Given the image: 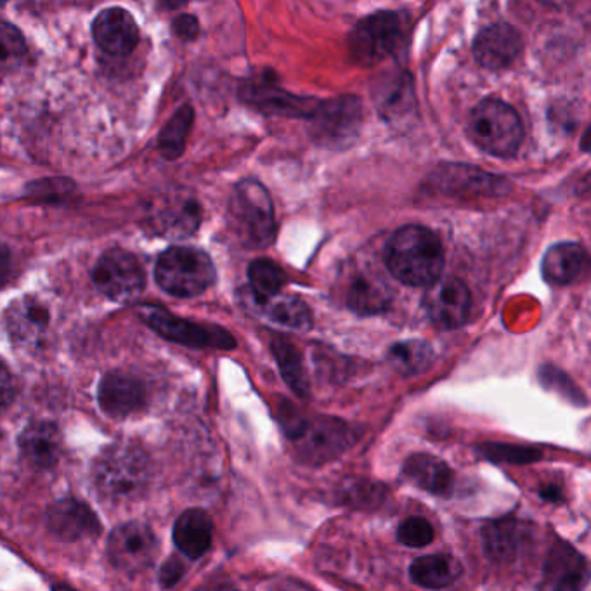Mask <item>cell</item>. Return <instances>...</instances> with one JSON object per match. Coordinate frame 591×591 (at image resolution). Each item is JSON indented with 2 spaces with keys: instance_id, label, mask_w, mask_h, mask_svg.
I'll return each mask as SVG.
<instances>
[{
  "instance_id": "cell-1",
  "label": "cell",
  "mask_w": 591,
  "mask_h": 591,
  "mask_svg": "<svg viewBox=\"0 0 591 591\" xmlns=\"http://www.w3.org/2000/svg\"><path fill=\"white\" fill-rule=\"evenodd\" d=\"M385 266L403 285L430 286L443 274V243L429 227L403 226L387 242Z\"/></svg>"
},
{
  "instance_id": "cell-2",
  "label": "cell",
  "mask_w": 591,
  "mask_h": 591,
  "mask_svg": "<svg viewBox=\"0 0 591 591\" xmlns=\"http://www.w3.org/2000/svg\"><path fill=\"white\" fill-rule=\"evenodd\" d=\"M149 479L151 464L137 444H113L94 459V488L108 502L124 503L137 498L145 493Z\"/></svg>"
},
{
  "instance_id": "cell-3",
  "label": "cell",
  "mask_w": 591,
  "mask_h": 591,
  "mask_svg": "<svg viewBox=\"0 0 591 591\" xmlns=\"http://www.w3.org/2000/svg\"><path fill=\"white\" fill-rule=\"evenodd\" d=\"M281 426L285 427L286 435L294 443L297 458L315 467L344 455L358 438L356 430L338 418H304L292 409L283 411Z\"/></svg>"
},
{
  "instance_id": "cell-4",
  "label": "cell",
  "mask_w": 591,
  "mask_h": 591,
  "mask_svg": "<svg viewBox=\"0 0 591 591\" xmlns=\"http://www.w3.org/2000/svg\"><path fill=\"white\" fill-rule=\"evenodd\" d=\"M467 134L484 153L515 157L522 145V120L510 104L500 99H484L468 116Z\"/></svg>"
},
{
  "instance_id": "cell-5",
  "label": "cell",
  "mask_w": 591,
  "mask_h": 591,
  "mask_svg": "<svg viewBox=\"0 0 591 591\" xmlns=\"http://www.w3.org/2000/svg\"><path fill=\"white\" fill-rule=\"evenodd\" d=\"M231 227L248 248H266L276 238L271 196L257 181H242L230 204Z\"/></svg>"
},
{
  "instance_id": "cell-6",
  "label": "cell",
  "mask_w": 591,
  "mask_h": 591,
  "mask_svg": "<svg viewBox=\"0 0 591 591\" xmlns=\"http://www.w3.org/2000/svg\"><path fill=\"white\" fill-rule=\"evenodd\" d=\"M158 285L175 297H196L216 281V268L205 251L174 247L163 251L155 269Z\"/></svg>"
},
{
  "instance_id": "cell-7",
  "label": "cell",
  "mask_w": 591,
  "mask_h": 591,
  "mask_svg": "<svg viewBox=\"0 0 591 591\" xmlns=\"http://www.w3.org/2000/svg\"><path fill=\"white\" fill-rule=\"evenodd\" d=\"M405 37V20L394 11L370 14L350 34L349 47L359 66H374L396 51Z\"/></svg>"
},
{
  "instance_id": "cell-8",
  "label": "cell",
  "mask_w": 591,
  "mask_h": 591,
  "mask_svg": "<svg viewBox=\"0 0 591 591\" xmlns=\"http://www.w3.org/2000/svg\"><path fill=\"white\" fill-rule=\"evenodd\" d=\"M311 120V137L324 148L341 149L358 137L361 128V101L354 96L319 101Z\"/></svg>"
},
{
  "instance_id": "cell-9",
  "label": "cell",
  "mask_w": 591,
  "mask_h": 591,
  "mask_svg": "<svg viewBox=\"0 0 591 591\" xmlns=\"http://www.w3.org/2000/svg\"><path fill=\"white\" fill-rule=\"evenodd\" d=\"M94 285L102 295L116 303H128L145 290V271L139 260L124 250H110L94 268Z\"/></svg>"
},
{
  "instance_id": "cell-10",
  "label": "cell",
  "mask_w": 591,
  "mask_h": 591,
  "mask_svg": "<svg viewBox=\"0 0 591 591\" xmlns=\"http://www.w3.org/2000/svg\"><path fill=\"white\" fill-rule=\"evenodd\" d=\"M146 323L157 330L167 341L195 347V349L231 350L236 347V341L226 330L209 324L192 323L186 319L175 318L171 312L160 307H151L143 312Z\"/></svg>"
},
{
  "instance_id": "cell-11",
  "label": "cell",
  "mask_w": 591,
  "mask_h": 591,
  "mask_svg": "<svg viewBox=\"0 0 591 591\" xmlns=\"http://www.w3.org/2000/svg\"><path fill=\"white\" fill-rule=\"evenodd\" d=\"M158 555L155 532L143 522H128L111 532L108 557L125 575H137L148 569Z\"/></svg>"
},
{
  "instance_id": "cell-12",
  "label": "cell",
  "mask_w": 591,
  "mask_h": 591,
  "mask_svg": "<svg viewBox=\"0 0 591 591\" xmlns=\"http://www.w3.org/2000/svg\"><path fill=\"white\" fill-rule=\"evenodd\" d=\"M430 321L441 330H455L467 323L472 309V295L458 278H439L427 286L423 297Z\"/></svg>"
},
{
  "instance_id": "cell-13",
  "label": "cell",
  "mask_w": 591,
  "mask_h": 591,
  "mask_svg": "<svg viewBox=\"0 0 591 591\" xmlns=\"http://www.w3.org/2000/svg\"><path fill=\"white\" fill-rule=\"evenodd\" d=\"M200 221V205L184 193H169L157 198L148 210L149 226L162 238H187L198 230Z\"/></svg>"
},
{
  "instance_id": "cell-14",
  "label": "cell",
  "mask_w": 591,
  "mask_h": 591,
  "mask_svg": "<svg viewBox=\"0 0 591 591\" xmlns=\"http://www.w3.org/2000/svg\"><path fill=\"white\" fill-rule=\"evenodd\" d=\"M522 37L508 23H494L477 34L472 51L477 63L485 70H505L519 60Z\"/></svg>"
},
{
  "instance_id": "cell-15",
  "label": "cell",
  "mask_w": 591,
  "mask_h": 591,
  "mask_svg": "<svg viewBox=\"0 0 591 591\" xmlns=\"http://www.w3.org/2000/svg\"><path fill=\"white\" fill-rule=\"evenodd\" d=\"M47 529L58 540L72 543V541L98 537L101 532V524L89 506L77 500L66 498L54 503L47 510Z\"/></svg>"
},
{
  "instance_id": "cell-16",
  "label": "cell",
  "mask_w": 591,
  "mask_h": 591,
  "mask_svg": "<svg viewBox=\"0 0 591 591\" xmlns=\"http://www.w3.org/2000/svg\"><path fill=\"white\" fill-rule=\"evenodd\" d=\"M93 35L102 51L113 56H128L139 44L136 20L128 11L120 8L99 13L93 23Z\"/></svg>"
},
{
  "instance_id": "cell-17",
  "label": "cell",
  "mask_w": 591,
  "mask_h": 591,
  "mask_svg": "<svg viewBox=\"0 0 591 591\" xmlns=\"http://www.w3.org/2000/svg\"><path fill=\"white\" fill-rule=\"evenodd\" d=\"M392 294L385 276L374 269H356L350 274L347 290H345V303L350 311L359 316L380 315L391 306Z\"/></svg>"
},
{
  "instance_id": "cell-18",
  "label": "cell",
  "mask_w": 591,
  "mask_h": 591,
  "mask_svg": "<svg viewBox=\"0 0 591 591\" xmlns=\"http://www.w3.org/2000/svg\"><path fill=\"white\" fill-rule=\"evenodd\" d=\"M434 183L453 195L500 196L510 189L505 177L488 174L470 165H446L438 169Z\"/></svg>"
},
{
  "instance_id": "cell-19",
  "label": "cell",
  "mask_w": 591,
  "mask_h": 591,
  "mask_svg": "<svg viewBox=\"0 0 591 591\" xmlns=\"http://www.w3.org/2000/svg\"><path fill=\"white\" fill-rule=\"evenodd\" d=\"M146 389L131 374L110 373L101 380L98 399L102 411L111 418H127L146 405Z\"/></svg>"
},
{
  "instance_id": "cell-20",
  "label": "cell",
  "mask_w": 591,
  "mask_h": 591,
  "mask_svg": "<svg viewBox=\"0 0 591 591\" xmlns=\"http://www.w3.org/2000/svg\"><path fill=\"white\" fill-rule=\"evenodd\" d=\"M243 99L250 102L251 107L262 113H271V115L283 116H303L309 120V116L315 113L318 108V99L298 98L294 94L286 93L280 89L271 82H257V84H248L243 89Z\"/></svg>"
},
{
  "instance_id": "cell-21",
  "label": "cell",
  "mask_w": 591,
  "mask_h": 591,
  "mask_svg": "<svg viewBox=\"0 0 591 591\" xmlns=\"http://www.w3.org/2000/svg\"><path fill=\"white\" fill-rule=\"evenodd\" d=\"M545 583L550 591H583L588 583L587 561L572 546L557 541L546 558Z\"/></svg>"
},
{
  "instance_id": "cell-22",
  "label": "cell",
  "mask_w": 591,
  "mask_h": 591,
  "mask_svg": "<svg viewBox=\"0 0 591 591\" xmlns=\"http://www.w3.org/2000/svg\"><path fill=\"white\" fill-rule=\"evenodd\" d=\"M20 450L32 467L47 470L54 467L61 458L63 439L51 421H35L20 435Z\"/></svg>"
},
{
  "instance_id": "cell-23",
  "label": "cell",
  "mask_w": 591,
  "mask_h": 591,
  "mask_svg": "<svg viewBox=\"0 0 591 591\" xmlns=\"http://www.w3.org/2000/svg\"><path fill=\"white\" fill-rule=\"evenodd\" d=\"M49 327V312L42 304L37 303L35 298L26 297L5 312V328L13 341L20 345L39 344L44 333Z\"/></svg>"
},
{
  "instance_id": "cell-24",
  "label": "cell",
  "mask_w": 591,
  "mask_h": 591,
  "mask_svg": "<svg viewBox=\"0 0 591 591\" xmlns=\"http://www.w3.org/2000/svg\"><path fill=\"white\" fill-rule=\"evenodd\" d=\"M373 99L382 119L387 122L405 119L415 108V94L408 73L396 72L380 77L374 86Z\"/></svg>"
},
{
  "instance_id": "cell-25",
  "label": "cell",
  "mask_w": 591,
  "mask_h": 591,
  "mask_svg": "<svg viewBox=\"0 0 591 591\" xmlns=\"http://www.w3.org/2000/svg\"><path fill=\"white\" fill-rule=\"evenodd\" d=\"M587 264V251L575 242H562L546 250L541 274L550 285L566 286L578 280Z\"/></svg>"
},
{
  "instance_id": "cell-26",
  "label": "cell",
  "mask_w": 591,
  "mask_h": 591,
  "mask_svg": "<svg viewBox=\"0 0 591 591\" xmlns=\"http://www.w3.org/2000/svg\"><path fill=\"white\" fill-rule=\"evenodd\" d=\"M213 524L200 508L184 512L174 526V543L187 558L204 557L212 545Z\"/></svg>"
},
{
  "instance_id": "cell-27",
  "label": "cell",
  "mask_w": 591,
  "mask_h": 591,
  "mask_svg": "<svg viewBox=\"0 0 591 591\" xmlns=\"http://www.w3.org/2000/svg\"><path fill=\"white\" fill-rule=\"evenodd\" d=\"M405 476L413 484H417L421 490L429 491L435 496H446L452 493L453 476L452 468L447 467L446 461L430 455H413L405 464Z\"/></svg>"
},
{
  "instance_id": "cell-28",
  "label": "cell",
  "mask_w": 591,
  "mask_h": 591,
  "mask_svg": "<svg viewBox=\"0 0 591 591\" xmlns=\"http://www.w3.org/2000/svg\"><path fill=\"white\" fill-rule=\"evenodd\" d=\"M461 575V566L452 555H427L417 558L409 567V578L417 587L441 590L455 583Z\"/></svg>"
},
{
  "instance_id": "cell-29",
  "label": "cell",
  "mask_w": 591,
  "mask_h": 591,
  "mask_svg": "<svg viewBox=\"0 0 591 591\" xmlns=\"http://www.w3.org/2000/svg\"><path fill=\"white\" fill-rule=\"evenodd\" d=\"M484 549L494 561H512L528 538L526 526L519 520L505 519L491 522L484 529Z\"/></svg>"
},
{
  "instance_id": "cell-30",
  "label": "cell",
  "mask_w": 591,
  "mask_h": 591,
  "mask_svg": "<svg viewBox=\"0 0 591 591\" xmlns=\"http://www.w3.org/2000/svg\"><path fill=\"white\" fill-rule=\"evenodd\" d=\"M259 311L268 316L273 323L306 332L312 327V316L309 307L300 298L292 295H278L268 303L259 304Z\"/></svg>"
},
{
  "instance_id": "cell-31",
  "label": "cell",
  "mask_w": 591,
  "mask_h": 591,
  "mask_svg": "<svg viewBox=\"0 0 591 591\" xmlns=\"http://www.w3.org/2000/svg\"><path fill=\"white\" fill-rule=\"evenodd\" d=\"M248 280H250L254 303L259 306L281 294L286 276L273 260L257 259L248 268Z\"/></svg>"
},
{
  "instance_id": "cell-32",
  "label": "cell",
  "mask_w": 591,
  "mask_h": 591,
  "mask_svg": "<svg viewBox=\"0 0 591 591\" xmlns=\"http://www.w3.org/2000/svg\"><path fill=\"white\" fill-rule=\"evenodd\" d=\"M274 358L280 366L283 379L288 383V387L297 394V396L306 397L309 394V380H307L306 368H304L303 356L295 349L292 342L285 338H276L271 344Z\"/></svg>"
},
{
  "instance_id": "cell-33",
  "label": "cell",
  "mask_w": 591,
  "mask_h": 591,
  "mask_svg": "<svg viewBox=\"0 0 591 591\" xmlns=\"http://www.w3.org/2000/svg\"><path fill=\"white\" fill-rule=\"evenodd\" d=\"M434 359V350L423 341H405L392 345L389 361L401 374H418L426 371Z\"/></svg>"
},
{
  "instance_id": "cell-34",
  "label": "cell",
  "mask_w": 591,
  "mask_h": 591,
  "mask_svg": "<svg viewBox=\"0 0 591 591\" xmlns=\"http://www.w3.org/2000/svg\"><path fill=\"white\" fill-rule=\"evenodd\" d=\"M193 120H195L193 108L183 107L175 111V115L167 122L162 134H160V149H162L163 157L175 160L184 153L187 136L192 133Z\"/></svg>"
},
{
  "instance_id": "cell-35",
  "label": "cell",
  "mask_w": 591,
  "mask_h": 591,
  "mask_svg": "<svg viewBox=\"0 0 591 591\" xmlns=\"http://www.w3.org/2000/svg\"><path fill=\"white\" fill-rule=\"evenodd\" d=\"M479 452L494 464L528 465L540 461L543 456L537 447L505 443H485L479 447Z\"/></svg>"
},
{
  "instance_id": "cell-36",
  "label": "cell",
  "mask_w": 591,
  "mask_h": 591,
  "mask_svg": "<svg viewBox=\"0 0 591 591\" xmlns=\"http://www.w3.org/2000/svg\"><path fill=\"white\" fill-rule=\"evenodd\" d=\"M26 42L22 32L14 26L0 23V72H11L23 63Z\"/></svg>"
},
{
  "instance_id": "cell-37",
  "label": "cell",
  "mask_w": 591,
  "mask_h": 591,
  "mask_svg": "<svg viewBox=\"0 0 591 591\" xmlns=\"http://www.w3.org/2000/svg\"><path fill=\"white\" fill-rule=\"evenodd\" d=\"M385 488L368 481H353L344 485L341 491L342 503L356 506V508H377L385 500Z\"/></svg>"
},
{
  "instance_id": "cell-38",
  "label": "cell",
  "mask_w": 591,
  "mask_h": 591,
  "mask_svg": "<svg viewBox=\"0 0 591 591\" xmlns=\"http://www.w3.org/2000/svg\"><path fill=\"white\" fill-rule=\"evenodd\" d=\"M434 528L423 517H409L397 529V540L409 549H423L434 541Z\"/></svg>"
},
{
  "instance_id": "cell-39",
  "label": "cell",
  "mask_w": 591,
  "mask_h": 591,
  "mask_svg": "<svg viewBox=\"0 0 591 591\" xmlns=\"http://www.w3.org/2000/svg\"><path fill=\"white\" fill-rule=\"evenodd\" d=\"M540 374L541 382L545 383L546 387L561 392L562 396L572 401L575 405H587L583 394L575 387V383L570 382L566 374L555 368H550V366H546L545 370H541Z\"/></svg>"
},
{
  "instance_id": "cell-40",
  "label": "cell",
  "mask_w": 591,
  "mask_h": 591,
  "mask_svg": "<svg viewBox=\"0 0 591 591\" xmlns=\"http://www.w3.org/2000/svg\"><path fill=\"white\" fill-rule=\"evenodd\" d=\"M186 572V566L177 557H172L165 562V566L160 570V584L162 588H172L180 583Z\"/></svg>"
},
{
  "instance_id": "cell-41",
  "label": "cell",
  "mask_w": 591,
  "mask_h": 591,
  "mask_svg": "<svg viewBox=\"0 0 591 591\" xmlns=\"http://www.w3.org/2000/svg\"><path fill=\"white\" fill-rule=\"evenodd\" d=\"M14 399V379L8 366L0 361V409L8 408Z\"/></svg>"
},
{
  "instance_id": "cell-42",
  "label": "cell",
  "mask_w": 591,
  "mask_h": 591,
  "mask_svg": "<svg viewBox=\"0 0 591 591\" xmlns=\"http://www.w3.org/2000/svg\"><path fill=\"white\" fill-rule=\"evenodd\" d=\"M174 32L177 37L184 40L195 39L200 28H198V20L192 14H183L174 22Z\"/></svg>"
},
{
  "instance_id": "cell-43",
  "label": "cell",
  "mask_w": 591,
  "mask_h": 591,
  "mask_svg": "<svg viewBox=\"0 0 591 591\" xmlns=\"http://www.w3.org/2000/svg\"><path fill=\"white\" fill-rule=\"evenodd\" d=\"M11 268H13L11 251L5 247L4 243H0V285L8 281L9 274H11Z\"/></svg>"
},
{
  "instance_id": "cell-44",
  "label": "cell",
  "mask_w": 591,
  "mask_h": 591,
  "mask_svg": "<svg viewBox=\"0 0 591 591\" xmlns=\"http://www.w3.org/2000/svg\"><path fill=\"white\" fill-rule=\"evenodd\" d=\"M540 494H541V498H545L546 502H552V503H561L562 498H564V496H562L561 488H558V485H553V484H549V485H545V488H541Z\"/></svg>"
},
{
  "instance_id": "cell-45",
  "label": "cell",
  "mask_w": 591,
  "mask_h": 591,
  "mask_svg": "<svg viewBox=\"0 0 591 591\" xmlns=\"http://www.w3.org/2000/svg\"><path fill=\"white\" fill-rule=\"evenodd\" d=\"M52 591H75L73 588L64 587V584H56Z\"/></svg>"
},
{
  "instance_id": "cell-46",
  "label": "cell",
  "mask_w": 591,
  "mask_h": 591,
  "mask_svg": "<svg viewBox=\"0 0 591 591\" xmlns=\"http://www.w3.org/2000/svg\"><path fill=\"white\" fill-rule=\"evenodd\" d=\"M219 591H238L236 588H221Z\"/></svg>"
},
{
  "instance_id": "cell-47",
  "label": "cell",
  "mask_w": 591,
  "mask_h": 591,
  "mask_svg": "<svg viewBox=\"0 0 591 591\" xmlns=\"http://www.w3.org/2000/svg\"><path fill=\"white\" fill-rule=\"evenodd\" d=\"M285 591H294V590H285Z\"/></svg>"
}]
</instances>
